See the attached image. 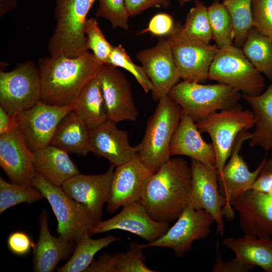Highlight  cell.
Here are the masks:
<instances>
[{
    "instance_id": "cell-1",
    "label": "cell",
    "mask_w": 272,
    "mask_h": 272,
    "mask_svg": "<svg viewBox=\"0 0 272 272\" xmlns=\"http://www.w3.org/2000/svg\"><path fill=\"white\" fill-rule=\"evenodd\" d=\"M103 64L88 51L75 57L49 55L40 58L37 66L41 101L59 106L74 104L85 86L98 76Z\"/></svg>"
},
{
    "instance_id": "cell-2",
    "label": "cell",
    "mask_w": 272,
    "mask_h": 272,
    "mask_svg": "<svg viewBox=\"0 0 272 272\" xmlns=\"http://www.w3.org/2000/svg\"><path fill=\"white\" fill-rule=\"evenodd\" d=\"M191 189L190 165L182 158H170L150 178L140 201L154 220L169 223L188 205Z\"/></svg>"
},
{
    "instance_id": "cell-3",
    "label": "cell",
    "mask_w": 272,
    "mask_h": 272,
    "mask_svg": "<svg viewBox=\"0 0 272 272\" xmlns=\"http://www.w3.org/2000/svg\"><path fill=\"white\" fill-rule=\"evenodd\" d=\"M158 101L138 145V156L153 173L170 158V144L183 113L180 105L168 95Z\"/></svg>"
},
{
    "instance_id": "cell-4",
    "label": "cell",
    "mask_w": 272,
    "mask_h": 272,
    "mask_svg": "<svg viewBox=\"0 0 272 272\" xmlns=\"http://www.w3.org/2000/svg\"><path fill=\"white\" fill-rule=\"evenodd\" d=\"M96 1L55 0L56 25L48 44L50 56L75 57L88 51L85 25Z\"/></svg>"
},
{
    "instance_id": "cell-5",
    "label": "cell",
    "mask_w": 272,
    "mask_h": 272,
    "mask_svg": "<svg viewBox=\"0 0 272 272\" xmlns=\"http://www.w3.org/2000/svg\"><path fill=\"white\" fill-rule=\"evenodd\" d=\"M168 95L195 123L218 111L238 105L243 96L240 92L225 84L204 85L186 81L176 84Z\"/></svg>"
},
{
    "instance_id": "cell-6",
    "label": "cell",
    "mask_w": 272,
    "mask_h": 272,
    "mask_svg": "<svg viewBox=\"0 0 272 272\" xmlns=\"http://www.w3.org/2000/svg\"><path fill=\"white\" fill-rule=\"evenodd\" d=\"M33 186L49 203L57 221L58 236L76 244L98 223L86 207L37 172Z\"/></svg>"
},
{
    "instance_id": "cell-7",
    "label": "cell",
    "mask_w": 272,
    "mask_h": 272,
    "mask_svg": "<svg viewBox=\"0 0 272 272\" xmlns=\"http://www.w3.org/2000/svg\"><path fill=\"white\" fill-rule=\"evenodd\" d=\"M208 79L251 96L260 95L265 86L263 75L247 58L241 48L233 45L218 49L210 65Z\"/></svg>"
},
{
    "instance_id": "cell-8",
    "label": "cell",
    "mask_w": 272,
    "mask_h": 272,
    "mask_svg": "<svg viewBox=\"0 0 272 272\" xmlns=\"http://www.w3.org/2000/svg\"><path fill=\"white\" fill-rule=\"evenodd\" d=\"M253 112L243 110L238 105L216 112L196 123L200 132L208 133L212 140L216 153L215 165L218 175L221 174L230 158L235 141L238 134L254 126Z\"/></svg>"
},
{
    "instance_id": "cell-9",
    "label": "cell",
    "mask_w": 272,
    "mask_h": 272,
    "mask_svg": "<svg viewBox=\"0 0 272 272\" xmlns=\"http://www.w3.org/2000/svg\"><path fill=\"white\" fill-rule=\"evenodd\" d=\"M41 85L38 66L28 61L14 70L0 72V107L15 115L41 100Z\"/></svg>"
},
{
    "instance_id": "cell-10",
    "label": "cell",
    "mask_w": 272,
    "mask_h": 272,
    "mask_svg": "<svg viewBox=\"0 0 272 272\" xmlns=\"http://www.w3.org/2000/svg\"><path fill=\"white\" fill-rule=\"evenodd\" d=\"M215 222L213 216L205 210L194 209L188 205L175 224L163 235L153 242L141 246L144 248H170L177 256L181 257L190 250L194 241L208 237Z\"/></svg>"
},
{
    "instance_id": "cell-11",
    "label": "cell",
    "mask_w": 272,
    "mask_h": 272,
    "mask_svg": "<svg viewBox=\"0 0 272 272\" xmlns=\"http://www.w3.org/2000/svg\"><path fill=\"white\" fill-rule=\"evenodd\" d=\"M167 38L169 40L181 79L202 83L208 79L210 65L218 51L215 44L189 39L176 25Z\"/></svg>"
},
{
    "instance_id": "cell-12",
    "label": "cell",
    "mask_w": 272,
    "mask_h": 272,
    "mask_svg": "<svg viewBox=\"0 0 272 272\" xmlns=\"http://www.w3.org/2000/svg\"><path fill=\"white\" fill-rule=\"evenodd\" d=\"M74 106V104L65 106L50 105L40 100L14 115L17 129L28 147L34 151L49 145L59 123Z\"/></svg>"
},
{
    "instance_id": "cell-13",
    "label": "cell",
    "mask_w": 272,
    "mask_h": 272,
    "mask_svg": "<svg viewBox=\"0 0 272 272\" xmlns=\"http://www.w3.org/2000/svg\"><path fill=\"white\" fill-rule=\"evenodd\" d=\"M251 133L244 130L237 135L229 160L225 165L222 173L218 175L219 189L225 198L226 204L222 210L223 216L228 220L234 218V209L231 202L244 192L251 189L267 158L264 157L254 171H250L246 163L239 154L243 142L248 141Z\"/></svg>"
},
{
    "instance_id": "cell-14",
    "label": "cell",
    "mask_w": 272,
    "mask_h": 272,
    "mask_svg": "<svg viewBox=\"0 0 272 272\" xmlns=\"http://www.w3.org/2000/svg\"><path fill=\"white\" fill-rule=\"evenodd\" d=\"M191 189L188 205L194 209H203L214 218L221 236L225 233L222 210L226 204L219 189L218 174L215 164L206 165L191 159Z\"/></svg>"
},
{
    "instance_id": "cell-15",
    "label": "cell",
    "mask_w": 272,
    "mask_h": 272,
    "mask_svg": "<svg viewBox=\"0 0 272 272\" xmlns=\"http://www.w3.org/2000/svg\"><path fill=\"white\" fill-rule=\"evenodd\" d=\"M137 57L154 87L155 101L168 95L181 79L167 38L161 37L155 46L140 51Z\"/></svg>"
},
{
    "instance_id": "cell-16",
    "label": "cell",
    "mask_w": 272,
    "mask_h": 272,
    "mask_svg": "<svg viewBox=\"0 0 272 272\" xmlns=\"http://www.w3.org/2000/svg\"><path fill=\"white\" fill-rule=\"evenodd\" d=\"M108 120L114 123L136 120L138 111L130 84L116 67L104 63L98 75Z\"/></svg>"
},
{
    "instance_id": "cell-17",
    "label": "cell",
    "mask_w": 272,
    "mask_h": 272,
    "mask_svg": "<svg viewBox=\"0 0 272 272\" xmlns=\"http://www.w3.org/2000/svg\"><path fill=\"white\" fill-rule=\"evenodd\" d=\"M154 173L140 160L138 154L128 162L116 167L107 205L109 214L140 201L148 181Z\"/></svg>"
},
{
    "instance_id": "cell-18",
    "label": "cell",
    "mask_w": 272,
    "mask_h": 272,
    "mask_svg": "<svg viewBox=\"0 0 272 272\" xmlns=\"http://www.w3.org/2000/svg\"><path fill=\"white\" fill-rule=\"evenodd\" d=\"M169 228V223L154 220L138 201L122 208L114 217L98 222L89 233L93 235L120 230L137 235L150 243L160 238Z\"/></svg>"
},
{
    "instance_id": "cell-19",
    "label": "cell",
    "mask_w": 272,
    "mask_h": 272,
    "mask_svg": "<svg viewBox=\"0 0 272 272\" xmlns=\"http://www.w3.org/2000/svg\"><path fill=\"white\" fill-rule=\"evenodd\" d=\"M231 205L239 213L244 235L272 238V193L250 189Z\"/></svg>"
},
{
    "instance_id": "cell-20",
    "label": "cell",
    "mask_w": 272,
    "mask_h": 272,
    "mask_svg": "<svg viewBox=\"0 0 272 272\" xmlns=\"http://www.w3.org/2000/svg\"><path fill=\"white\" fill-rule=\"evenodd\" d=\"M114 167L110 165L101 174L79 173L61 186L65 193L86 207L98 222L101 221L103 205L109 198Z\"/></svg>"
},
{
    "instance_id": "cell-21",
    "label": "cell",
    "mask_w": 272,
    "mask_h": 272,
    "mask_svg": "<svg viewBox=\"0 0 272 272\" xmlns=\"http://www.w3.org/2000/svg\"><path fill=\"white\" fill-rule=\"evenodd\" d=\"M34 158L17 128L0 135V166L12 182L33 186L36 174Z\"/></svg>"
},
{
    "instance_id": "cell-22",
    "label": "cell",
    "mask_w": 272,
    "mask_h": 272,
    "mask_svg": "<svg viewBox=\"0 0 272 272\" xmlns=\"http://www.w3.org/2000/svg\"><path fill=\"white\" fill-rule=\"evenodd\" d=\"M116 124L107 120L91 130L90 139V151L107 159L115 167L134 158L139 150L138 145H130L127 132Z\"/></svg>"
},
{
    "instance_id": "cell-23",
    "label": "cell",
    "mask_w": 272,
    "mask_h": 272,
    "mask_svg": "<svg viewBox=\"0 0 272 272\" xmlns=\"http://www.w3.org/2000/svg\"><path fill=\"white\" fill-rule=\"evenodd\" d=\"M170 156L183 155L206 165L216 163V153L212 143L202 138L196 123L183 112L169 147Z\"/></svg>"
},
{
    "instance_id": "cell-24",
    "label": "cell",
    "mask_w": 272,
    "mask_h": 272,
    "mask_svg": "<svg viewBox=\"0 0 272 272\" xmlns=\"http://www.w3.org/2000/svg\"><path fill=\"white\" fill-rule=\"evenodd\" d=\"M40 232L33 249V271L51 272L59 262L67 257L75 243L50 233L48 225L47 213L43 210L39 217Z\"/></svg>"
},
{
    "instance_id": "cell-25",
    "label": "cell",
    "mask_w": 272,
    "mask_h": 272,
    "mask_svg": "<svg viewBox=\"0 0 272 272\" xmlns=\"http://www.w3.org/2000/svg\"><path fill=\"white\" fill-rule=\"evenodd\" d=\"M33 152L36 172L54 185L61 187L66 181L80 173L68 153L57 147L49 144Z\"/></svg>"
},
{
    "instance_id": "cell-26",
    "label": "cell",
    "mask_w": 272,
    "mask_h": 272,
    "mask_svg": "<svg viewBox=\"0 0 272 272\" xmlns=\"http://www.w3.org/2000/svg\"><path fill=\"white\" fill-rule=\"evenodd\" d=\"M90 131L72 110L59 123L50 144L67 153L85 156L91 152Z\"/></svg>"
},
{
    "instance_id": "cell-27",
    "label": "cell",
    "mask_w": 272,
    "mask_h": 272,
    "mask_svg": "<svg viewBox=\"0 0 272 272\" xmlns=\"http://www.w3.org/2000/svg\"><path fill=\"white\" fill-rule=\"evenodd\" d=\"M255 117V129L248 140L251 147L272 150V83L266 91L254 96L243 95Z\"/></svg>"
},
{
    "instance_id": "cell-28",
    "label": "cell",
    "mask_w": 272,
    "mask_h": 272,
    "mask_svg": "<svg viewBox=\"0 0 272 272\" xmlns=\"http://www.w3.org/2000/svg\"><path fill=\"white\" fill-rule=\"evenodd\" d=\"M222 244L244 261L272 272V238L244 235L225 238Z\"/></svg>"
},
{
    "instance_id": "cell-29",
    "label": "cell",
    "mask_w": 272,
    "mask_h": 272,
    "mask_svg": "<svg viewBox=\"0 0 272 272\" xmlns=\"http://www.w3.org/2000/svg\"><path fill=\"white\" fill-rule=\"evenodd\" d=\"M73 111L90 130L108 120L105 102L98 76L83 88L74 103Z\"/></svg>"
},
{
    "instance_id": "cell-30",
    "label": "cell",
    "mask_w": 272,
    "mask_h": 272,
    "mask_svg": "<svg viewBox=\"0 0 272 272\" xmlns=\"http://www.w3.org/2000/svg\"><path fill=\"white\" fill-rule=\"evenodd\" d=\"M141 244L131 242L128 250L115 254H104L89 267L90 272H154L145 263Z\"/></svg>"
},
{
    "instance_id": "cell-31",
    "label": "cell",
    "mask_w": 272,
    "mask_h": 272,
    "mask_svg": "<svg viewBox=\"0 0 272 272\" xmlns=\"http://www.w3.org/2000/svg\"><path fill=\"white\" fill-rule=\"evenodd\" d=\"M242 47L244 55L256 69L272 82V38L253 27Z\"/></svg>"
},
{
    "instance_id": "cell-32",
    "label": "cell",
    "mask_w": 272,
    "mask_h": 272,
    "mask_svg": "<svg viewBox=\"0 0 272 272\" xmlns=\"http://www.w3.org/2000/svg\"><path fill=\"white\" fill-rule=\"evenodd\" d=\"M89 232L85 234L76 243L74 253L67 262L57 268L58 272L85 271L93 262L95 255L102 249L118 241L120 238L108 235L99 239H92Z\"/></svg>"
},
{
    "instance_id": "cell-33",
    "label": "cell",
    "mask_w": 272,
    "mask_h": 272,
    "mask_svg": "<svg viewBox=\"0 0 272 272\" xmlns=\"http://www.w3.org/2000/svg\"><path fill=\"white\" fill-rule=\"evenodd\" d=\"M208 13L212 39L218 49L233 45L232 22L226 7L219 0H215L208 7Z\"/></svg>"
},
{
    "instance_id": "cell-34",
    "label": "cell",
    "mask_w": 272,
    "mask_h": 272,
    "mask_svg": "<svg viewBox=\"0 0 272 272\" xmlns=\"http://www.w3.org/2000/svg\"><path fill=\"white\" fill-rule=\"evenodd\" d=\"M222 3L232 22L233 45L241 48L248 32L253 27L252 0H226Z\"/></svg>"
},
{
    "instance_id": "cell-35",
    "label": "cell",
    "mask_w": 272,
    "mask_h": 272,
    "mask_svg": "<svg viewBox=\"0 0 272 272\" xmlns=\"http://www.w3.org/2000/svg\"><path fill=\"white\" fill-rule=\"evenodd\" d=\"M186 17L185 23L180 26L181 34L189 39L210 43L212 39L208 7L201 1L195 0Z\"/></svg>"
},
{
    "instance_id": "cell-36",
    "label": "cell",
    "mask_w": 272,
    "mask_h": 272,
    "mask_svg": "<svg viewBox=\"0 0 272 272\" xmlns=\"http://www.w3.org/2000/svg\"><path fill=\"white\" fill-rule=\"evenodd\" d=\"M43 196L33 186L9 182L0 177V213L18 204L37 201Z\"/></svg>"
},
{
    "instance_id": "cell-37",
    "label": "cell",
    "mask_w": 272,
    "mask_h": 272,
    "mask_svg": "<svg viewBox=\"0 0 272 272\" xmlns=\"http://www.w3.org/2000/svg\"><path fill=\"white\" fill-rule=\"evenodd\" d=\"M124 69L131 74L146 93L152 92L154 87L142 66L135 64L121 44L113 46L108 63Z\"/></svg>"
},
{
    "instance_id": "cell-38",
    "label": "cell",
    "mask_w": 272,
    "mask_h": 272,
    "mask_svg": "<svg viewBox=\"0 0 272 272\" xmlns=\"http://www.w3.org/2000/svg\"><path fill=\"white\" fill-rule=\"evenodd\" d=\"M84 32L87 49H91L94 55L103 63L108 64L113 45L106 40L96 19H87Z\"/></svg>"
},
{
    "instance_id": "cell-39",
    "label": "cell",
    "mask_w": 272,
    "mask_h": 272,
    "mask_svg": "<svg viewBox=\"0 0 272 272\" xmlns=\"http://www.w3.org/2000/svg\"><path fill=\"white\" fill-rule=\"evenodd\" d=\"M98 7L95 13L97 17L107 19L113 28L128 29L130 17L125 0H98Z\"/></svg>"
},
{
    "instance_id": "cell-40",
    "label": "cell",
    "mask_w": 272,
    "mask_h": 272,
    "mask_svg": "<svg viewBox=\"0 0 272 272\" xmlns=\"http://www.w3.org/2000/svg\"><path fill=\"white\" fill-rule=\"evenodd\" d=\"M253 27L272 38V0H252Z\"/></svg>"
},
{
    "instance_id": "cell-41",
    "label": "cell",
    "mask_w": 272,
    "mask_h": 272,
    "mask_svg": "<svg viewBox=\"0 0 272 272\" xmlns=\"http://www.w3.org/2000/svg\"><path fill=\"white\" fill-rule=\"evenodd\" d=\"M175 25L172 17L166 13H159L155 15L149 22L148 27L140 32H150L159 36H167L174 30Z\"/></svg>"
},
{
    "instance_id": "cell-42",
    "label": "cell",
    "mask_w": 272,
    "mask_h": 272,
    "mask_svg": "<svg viewBox=\"0 0 272 272\" xmlns=\"http://www.w3.org/2000/svg\"><path fill=\"white\" fill-rule=\"evenodd\" d=\"M216 250V258L212 269L213 272H247L254 267L253 265L244 261L236 256L230 261L224 262L220 254L218 240Z\"/></svg>"
},
{
    "instance_id": "cell-43",
    "label": "cell",
    "mask_w": 272,
    "mask_h": 272,
    "mask_svg": "<svg viewBox=\"0 0 272 272\" xmlns=\"http://www.w3.org/2000/svg\"><path fill=\"white\" fill-rule=\"evenodd\" d=\"M7 245L13 253L21 256L28 253L35 245L31 238L22 231L12 233L8 238Z\"/></svg>"
},
{
    "instance_id": "cell-44",
    "label": "cell",
    "mask_w": 272,
    "mask_h": 272,
    "mask_svg": "<svg viewBox=\"0 0 272 272\" xmlns=\"http://www.w3.org/2000/svg\"><path fill=\"white\" fill-rule=\"evenodd\" d=\"M126 8L129 17L137 16L151 8H167L169 0H125Z\"/></svg>"
},
{
    "instance_id": "cell-45",
    "label": "cell",
    "mask_w": 272,
    "mask_h": 272,
    "mask_svg": "<svg viewBox=\"0 0 272 272\" xmlns=\"http://www.w3.org/2000/svg\"><path fill=\"white\" fill-rule=\"evenodd\" d=\"M272 187V158L266 160L251 189L270 193Z\"/></svg>"
},
{
    "instance_id": "cell-46",
    "label": "cell",
    "mask_w": 272,
    "mask_h": 272,
    "mask_svg": "<svg viewBox=\"0 0 272 272\" xmlns=\"http://www.w3.org/2000/svg\"><path fill=\"white\" fill-rule=\"evenodd\" d=\"M17 128L14 116L9 114L0 107V135L11 132Z\"/></svg>"
},
{
    "instance_id": "cell-47",
    "label": "cell",
    "mask_w": 272,
    "mask_h": 272,
    "mask_svg": "<svg viewBox=\"0 0 272 272\" xmlns=\"http://www.w3.org/2000/svg\"><path fill=\"white\" fill-rule=\"evenodd\" d=\"M19 0H0V14L3 16L13 9Z\"/></svg>"
},
{
    "instance_id": "cell-48",
    "label": "cell",
    "mask_w": 272,
    "mask_h": 272,
    "mask_svg": "<svg viewBox=\"0 0 272 272\" xmlns=\"http://www.w3.org/2000/svg\"><path fill=\"white\" fill-rule=\"evenodd\" d=\"M179 5L180 6H182L184 4H185V3L188 2L189 1H190V0H177Z\"/></svg>"
},
{
    "instance_id": "cell-49",
    "label": "cell",
    "mask_w": 272,
    "mask_h": 272,
    "mask_svg": "<svg viewBox=\"0 0 272 272\" xmlns=\"http://www.w3.org/2000/svg\"><path fill=\"white\" fill-rule=\"evenodd\" d=\"M223 1H226V0H222Z\"/></svg>"
}]
</instances>
